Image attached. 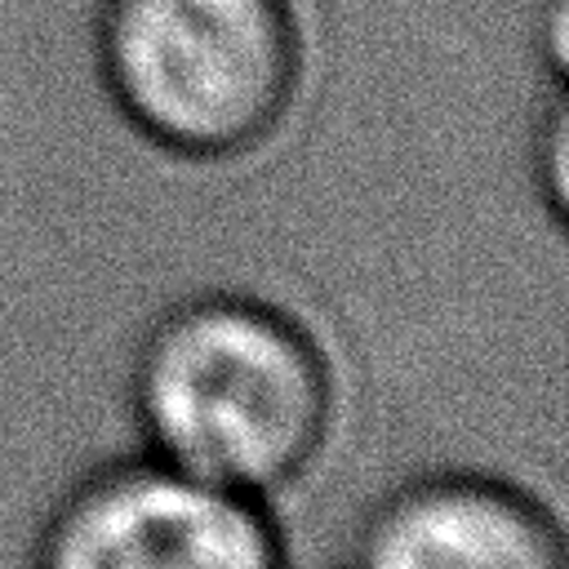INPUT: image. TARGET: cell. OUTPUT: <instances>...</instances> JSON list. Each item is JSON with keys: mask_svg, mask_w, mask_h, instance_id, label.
Segmentation results:
<instances>
[{"mask_svg": "<svg viewBox=\"0 0 569 569\" xmlns=\"http://www.w3.org/2000/svg\"><path fill=\"white\" fill-rule=\"evenodd\" d=\"M124 418L138 449L271 502L325 458L338 369L302 307L204 280L142 320L124 365Z\"/></svg>", "mask_w": 569, "mask_h": 569, "instance_id": "cell-1", "label": "cell"}, {"mask_svg": "<svg viewBox=\"0 0 569 569\" xmlns=\"http://www.w3.org/2000/svg\"><path fill=\"white\" fill-rule=\"evenodd\" d=\"M89 53L124 129L187 164L271 151L307 89L298 0H98Z\"/></svg>", "mask_w": 569, "mask_h": 569, "instance_id": "cell-2", "label": "cell"}, {"mask_svg": "<svg viewBox=\"0 0 569 569\" xmlns=\"http://www.w3.org/2000/svg\"><path fill=\"white\" fill-rule=\"evenodd\" d=\"M27 569H289V547L262 498L133 445L58 485L31 529Z\"/></svg>", "mask_w": 569, "mask_h": 569, "instance_id": "cell-3", "label": "cell"}, {"mask_svg": "<svg viewBox=\"0 0 569 569\" xmlns=\"http://www.w3.org/2000/svg\"><path fill=\"white\" fill-rule=\"evenodd\" d=\"M351 569H569L551 502L489 467H422L382 489L356 529Z\"/></svg>", "mask_w": 569, "mask_h": 569, "instance_id": "cell-4", "label": "cell"}, {"mask_svg": "<svg viewBox=\"0 0 569 569\" xmlns=\"http://www.w3.org/2000/svg\"><path fill=\"white\" fill-rule=\"evenodd\" d=\"M293 569V565H289ZM316 569H351V565H316Z\"/></svg>", "mask_w": 569, "mask_h": 569, "instance_id": "cell-5", "label": "cell"}]
</instances>
